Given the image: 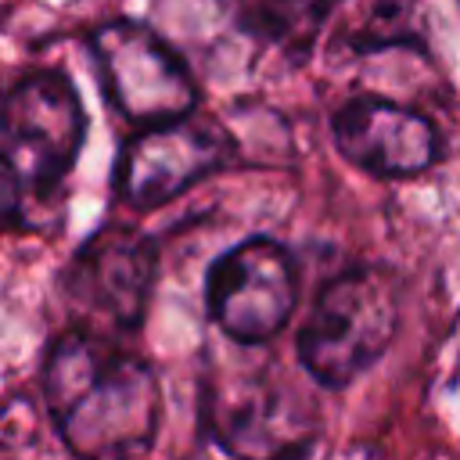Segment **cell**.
<instances>
[{
    "label": "cell",
    "mask_w": 460,
    "mask_h": 460,
    "mask_svg": "<svg viewBox=\"0 0 460 460\" xmlns=\"http://www.w3.org/2000/svg\"><path fill=\"white\" fill-rule=\"evenodd\" d=\"M338 155L381 180H413L442 162V133L417 108L388 97H352L331 119Z\"/></svg>",
    "instance_id": "obj_9"
},
{
    "label": "cell",
    "mask_w": 460,
    "mask_h": 460,
    "mask_svg": "<svg viewBox=\"0 0 460 460\" xmlns=\"http://www.w3.org/2000/svg\"><path fill=\"white\" fill-rule=\"evenodd\" d=\"M341 4L345 0H248L244 29L291 54H309Z\"/></svg>",
    "instance_id": "obj_10"
},
{
    "label": "cell",
    "mask_w": 460,
    "mask_h": 460,
    "mask_svg": "<svg viewBox=\"0 0 460 460\" xmlns=\"http://www.w3.org/2000/svg\"><path fill=\"white\" fill-rule=\"evenodd\" d=\"M22 187L25 183H22L18 169H14V162L0 151V230L18 223V216H22Z\"/></svg>",
    "instance_id": "obj_12"
},
{
    "label": "cell",
    "mask_w": 460,
    "mask_h": 460,
    "mask_svg": "<svg viewBox=\"0 0 460 460\" xmlns=\"http://www.w3.org/2000/svg\"><path fill=\"white\" fill-rule=\"evenodd\" d=\"M108 104L137 126L169 122L198 108V83L151 25L119 18L104 22L86 40Z\"/></svg>",
    "instance_id": "obj_3"
},
{
    "label": "cell",
    "mask_w": 460,
    "mask_h": 460,
    "mask_svg": "<svg viewBox=\"0 0 460 460\" xmlns=\"http://www.w3.org/2000/svg\"><path fill=\"white\" fill-rule=\"evenodd\" d=\"M158 273L155 241L133 226H101L72 255L61 295L75 316L115 331H137L144 323L151 288Z\"/></svg>",
    "instance_id": "obj_8"
},
{
    "label": "cell",
    "mask_w": 460,
    "mask_h": 460,
    "mask_svg": "<svg viewBox=\"0 0 460 460\" xmlns=\"http://www.w3.org/2000/svg\"><path fill=\"white\" fill-rule=\"evenodd\" d=\"M356 54L377 50H420L428 54V0H374L356 32L349 36Z\"/></svg>",
    "instance_id": "obj_11"
},
{
    "label": "cell",
    "mask_w": 460,
    "mask_h": 460,
    "mask_svg": "<svg viewBox=\"0 0 460 460\" xmlns=\"http://www.w3.org/2000/svg\"><path fill=\"white\" fill-rule=\"evenodd\" d=\"M234 158V137L205 115L144 126L119 155L111 187L133 208H158Z\"/></svg>",
    "instance_id": "obj_7"
},
{
    "label": "cell",
    "mask_w": 460,
    "mask_h": 460,
    "mask_svg": "<svg viewBox=\"0 0 460 460\" xmlns=\"http://www.w3.org/2000/svg\"><path fill=\"white\" fill-rule=\"evenodd\" d=\"M43 399L75 456L115 460L155 446L162 388L151 363L111 345L93 327H72L50 341Z\"/></svg>",
    "instance_id": "obj_1"
},
{
    "label": "cell",
    "mask_w": 460,
    "mask_h": 460,
    "mask_svg": "<svg viewBox=\"0 0 460 460\" xmlns=\"http://www.w3.org/2000/svg\"><path fill=\"white\" fill-rule=\"evenodd\" d=\"M395 331L399 280L392 270L363 262L341 270L320 288L295 334V352L316 385L345 388L388 352Z\"/></svg>",
    "instance_id": "obj_2"
},
{
    "label": "cell",
    "mask_w": 460,
    "mask_h": 460,
    "mask_svg": "<svg viewBox=\"0 0 460 460\" xmlns=\"http://www.w3.org/2000/svg\"><path fill=\"white\" fill-rule=\"evenodd\" d=\"M298 302V262L273 237H248L219 252L205 273L212 323L237 345H262L284 331Z\"/></svg>",
    "instance_id": "obj_4"
},
{
    "label": "cell",
    "mask_w": 460,
    "mask_h": 460,
    "mask_svg": "<svg viewBox=\"0 0 460 460\" xmlns=\"http://www.w3.org/2000/svg\"><path fill=\"white\" fill-rule=\"evenodd\" d=\"M198 417L205 435L234 456H291L313 446V417L288 385L262 370L208 377Z\"/></svg>",
    "instance_id": "obj_6"
},
{
    "label": "cell",
    "mask_w": 460,
    "mask_h": 460,
    "mask_svg": "<svg viewBox=\"0 0 460 460\" xmlns=\"http://www.w3.org/2000/svg\"><path fill=\"white\" fill-rule=\"evenodd\" d=\"M0 137L22 183H61L86 140V111L72 79L54 68L18 75L0 93Z\"/></svg>",
    "instance_id": "obj_5"
}]
</instances>
